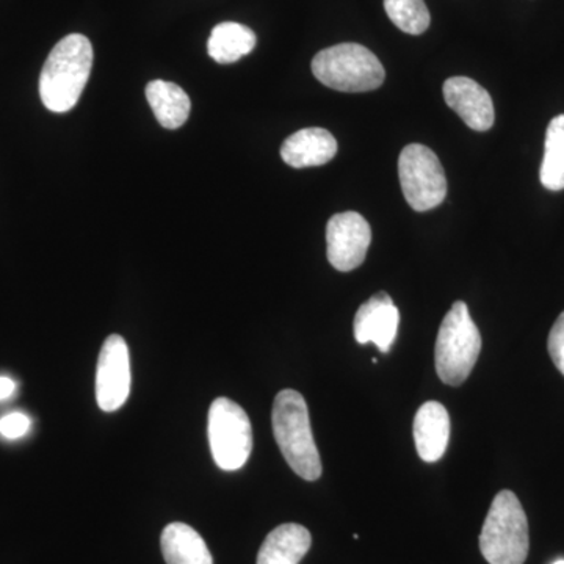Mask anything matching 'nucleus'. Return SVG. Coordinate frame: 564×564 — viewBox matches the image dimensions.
<instances>
[{
	"instance_id": "1",
	"label": "nucleus",
	"mask_w": 564,
	"mask_h": 564,
	"mask_svg": "<svg viewBox=\"0 0 564 564\" xmlns=\"http://www.w3.org/2000/svg\"><path fill=\"white\" fill-rule=\"evenodd\" d=\"M93 68L87 36L70 33L55 44L40 76V98L47 110L66 113L77 106Z\"/></svg>"
},
{
	"instance_id": "2",
	"label": "nucleus",
	"mask_w": 564,
	"mask_h": 564,
	"mask_svg": "<svg viewBox=\"0 0 564 564\" xmlns=\"http://www.w3.org/2000/svg\"><path fill=\"white\" fill-rule=\"evenodd\" d=\"M273 434L293 473L306 481L322 475V459L311 429L310 410L302 393L284 389L273 403Z\"/></svg>"
},
{
	"instance_id": "3",
	"label": "nucleus",
	"mask_w": 564,
	"mask_h": 564,
	"mask_svg": "<svg viewBox=\"0 0 564 564\" xmlns=\"http://www.w3.org/2000/svg\"><path fill=\"white\" fill-rule=\"evenodd\" d=\"M529 521L518 496L503 489L494 497L480 533V551L489 564H524L529 556Z\"/></svg>"
},
{
	"instance_id": "4",
	"label": "nucleus",
	"mask_w": 564,
	"mask_h": 564,
	"mask_svg": "<svg viewBox=\"0 0 564 564\" xmlns=\"http://www.w3.org/2000/svg\"><path fill=\"white\" fill-rule=\"evenodd\" d=\"M480 350V332L470 317L467 304L456 302L437 333L434 350L437 377L445 384L462 386L473 373Z\"/></svg>"
},
{
	"instance_id": "5",
	"label": "nucleus",
	"mask_w": 564,
	"mask_h": 564,
	"mask_svg": "<svg viewBox=\"0 0 564 564\" xmlns=\"http://www.w3.org/2000/svg\"><path fill=\"white\" fill-rule=\"evenodd\" d=\"M311 66L325 87L344 93L377 90L386 77L377 55L356 43L336 44L318 52Z\"/></svg>"
},
{
	"instance_id": "6",
	"label": "nucleus",
	"mask_w": 564,
	"mask_h": 564,
	"mask_svg": "<svg viewBox=\"0 0 564 564\" xmlns=\"http://www.w3.org/2000/svg\"><path fill=\"white\" fill-rule=\"evenodd\" d=\"M207 433L215 464L228 473L242 469L252 451L251 422L243 408L225 397L215 400Z\"/></svg>"
},
{
	"instance_id": "7",
	"label": "nucleus",
	"mask_w": 564,
	"mask_h": 564,
	"mask_svg": "<svg viewBox=\"0 0 564 564\" xmlns=\"http://www.w3.org/2000/svg\"><path fill=\"white\" fill-rule=\"evenodd\" d=\"M399 177L408 204L415 212L432 210L447 196V177L440 159L423 144H408L399 159Z\"/></svg>"
},
{
	"instance_id": "8",
	"label": "nucleus",
	"mask_w": 564,
	"mask_h": 564,
	"mask_svg": "<svg viewBox=\"0 0 564 564\" xmlns=\"http://www.w3.org/2000/svg\"><path fill=\"white\" fill-rule=\"evenodd\" d=\"M131 358L126 340L111 334L99 352L96 370V400L106 413L120 410L131 393Z\"/></svg>"
},
{
	"instance_id": "9",
	"label": "nucleus",
	"mask_w": 564,
	"mask_h": 564,
	"mask_svg": "<svg viewBox=\"0 0 564 564\" xmlns=\"http://www.w3.org/2000/svg\"><path fill=\"white\" fill-rule=\"evenodd\" d=\"M372 242L369 221L358 212H344L332 217L326 226L328 261L339 272L358 269Z\"/></svg>"
},
{
	"instance_id": "10",
	"label": "nucleus",
	"mask_w": 564,
	"mask_h": 564,
	"mask_svg": "<svg viewBox=\"0 0 564 564\" xmlns=\"http://www.w3.org/2000/svg\"><path fill=\"white\" fill-rule=\"evenodd\" d=\"M400 313L386 292L375 293L359 307L355 317V339L358 344H375L381 351L391 350L399 333Z\"/></svg>"
},
{
	"instance_id": "11",
	"label": "nucleus",
	"mask_w": 564,
	"mask_h": 564,
	"mask_svg": "<svg viewBox=\"0 0 564 564\" xmlns=\"http://www.w3.org/2000/svg\"><path fill=\"white\" fill-rule=\"evenodd\" d=\"M444 99L452 110L458 113L464 124L478 132L492 128L496 115L489 93L469 77H451L445 80Z\"/></svg>"
},
{
	"instance_id": "12",
	"label": "nucleus",
	"mask_w": 564,
	"mask_h": 564,
	"mask_svg": "<svg viewBox=\"0 0 564 564\" xmlns=\"http://www.w3.org/2000/svg\"><path fill=\"white\" fill-rule=\"evenodd\" d=\"M415 448L422 462L436 463L443 458L451 440V417L444 404L426 402L419 408L413 423Z\"/></svg>"
},
{
	"instance_id": "13",
	"label": "nucleus",
	"mask_w": 564,
	"mask_h": 564,
	"mask_svg": "<svg viewBox=\"0 0 564 564\" xmlns=\"http://www.w3.org/2000/svg\"><path fill=\"white\" fill-rule=\"evenodd\" d=\"M337 154L333 133L322 128H307L292 133L281 147L282 161L292 169L322 166Z\"/></svg>"
},
{
	"instance_id": "14",
	"label": "nucleus",
	"mask_w": 564,
	"mask_h": 564,
	"mask_svg": "<svg viewBox=\"0 0 564 564\" xmlns=\"http://www.w3.org/2000/svg\"><path fill=\"white\" fill-rule=\"evenodd\" d=\"M313 536L306 527L282 524L265 538L256 564H300L310 552Z\"/></svg>"
},
{
	"instance_id": "15",
	"label": "nucleus",
	"mask_w": 564,
	"mask_h": 564,
	"mask_svg": "<svg viewBox=\"0 0 564 564\" xmlns=\"http://www.w3.org/2000/svg\"><path fill=\"white\" fill-rule=\"evenodd\" d=\"M161 547L166 564H214L202 534L182 522H173L163 529Z\"/></svg>"
},
{
	"instance_id": "16",
	"label": "nucleus",
	"mask_w": 564,
	"mask_h": 564,
	"mask_svg": "<svg viewBox=\"0 0 564 564\" xmlns=\"http://www.w3.org/2000/svg\"><path fill=\"white\" fill-rule=\"evenodd\" d=\"M147 98L162 128L180 129L191 117V98L180 85L172 82H150L147 87Z\"/></svg>"
},
{
	"instance_id": "17",
	"label": "nucleus",
	"mask_w": 564,
	"mask_h": 564,
	"mask_svg": "<svg viewBox=\"0 0 564 564\" xmlns=\"http://www.w3.org/2000/svg\"><path fill=\"white\" fill-rule=\"evenodd\" d=\"M256 41V33L247 25L239 22H221L210 33L207 52L215 62L228 65L251 54Z\"/></svg>"
},
{
	"instance_id": "18",
	"label": "nucleus",
	"mask_w": 564,
	"mask_h": 564,
	"mask_svg": "<svg viewBox=\"0 0 564 564\" xmlns=\"http://www.w3.org/2000/svg\"><path fill=\"white\" fill-rule=\"evenodd\" d=\"M540 180L547 191H564V115L549 122Z\"/></svg>"
},
{
	"instance_id": "19",
	"label": "nucleus",
	"mask_w": 564,
	"mask_h": 564,
	"mask_svg": "<svg viewBox=\"0 0 564 564\" xmlns=\"http://www.w3.org/2000/svg\"><path fill=\"white\" fill-rule=\"evenodd\" d=\"M389 20L408 35H422L429 31L430 11L423 0H384Z\"/></svg>"
},
{
	"instance_id": "20",
	"label": "nucleus",
	"mask_w": 564,
	"mask_h": 564,
	"mask_svg": "<svg viewBox=\"0 0 564 564\" xmlns=\"http://www.w3.org/2000/svg\"><path fill=\"white\" fill-rule=\"evenodd\" d=\"M32 421L24 413H10L0 419V436L14 441L25 436L31 430Z\"/></svg>"
},
{
	"instance_id": "21",
	"label": "nucleus",
	"mask_w": 564,
	"mask_h": 564,
	"mask_svg": "<svg viewBox=\"0 0 564 564\" xmlns=\"http://www.w3.org/2000/svg\"><path fill=\"white\" fill-rule=\"evenodd\" d=\"M547 348L556 369L564 375V311L552 326Z\"/></svg>"
},
{
	"instance_id": "22",
	"label": "nucleus",
	"mask_w": 564,
	"mask_h": 564,
	"mask_svg": "<svg viewBox=\"0 0 564 564\" xmlns=\"http://www.w3.org/2000/svg\"><path fill=\"white\" fill-rule=\"evenodd\" d=\"M17 391V383L9 377H0V402L10 399Z\"/></svg>"
},
{
	"instance_id": "23",
	"label": "nucleus",
	"mask_w": 564,
	"mask_h": 564,
	"mask_svg": "<svg viewBox=\"0 0 564 564\" xmlns=\"http://www.w3.org/2000/svg\"><path fill=\"white\" fill-rule=\"evenodd\" d=\"M554 564H564V560H558V562H555Z\"/></svg>"
}]
</instances>
